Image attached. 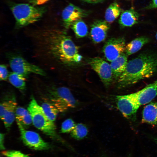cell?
Segmentation results:
<instances>
[{
    "mask_svg": "<svg viewBox=\"0 0 157 157\" xmlns=\"http://www.w3.org/2000/svg\"><path fill=\"white\" fill-rule=\"evenodd\" d=\"M157 72V51H144L128 61L126 68L117 81V86L122 89L149 78Z\"/></svg>",
    "mask_w": 157,
    "mask_h": 157,
    "instance_id": "obj_2",
    "label": "cell"
},
{
    "mask_svg": "<svg viewBox=\"0 0 157 157\" xmlns=\"http://www.w3.org/2000/svg\"></svg>",
    "mask_w": 157,
    "mask_h": 157,
    "instance_id": "obj_34",
    "label": "cell"
},
{
    "mask_svg": "<svg viewBox=\"0 0 157 157\" xmlns=\"http://www.w3.org/2000/svg\"><path fill=\"white\" fill-rule=\"evenodd\" d=\"M110 28L106 21L97 20L91 25L90 35L92 42L95 44L100 43L106 39Z\"/></svg>",
    "mask_w": 157,
    "mask_h": 157,
    "instance_id": "obj_13",
    "label": "cell"
},
{
    "mask_svg": "<svg viewBox=\"0 0 157 157\" xmlns=\"http://www.w3.org/2000/svg\"><path fill=\"white\" fill-rule=\"evenodd\" d=\"M149 40V38L145 36L137 38L126 45L125 53L128 56L133 54L139 51Z\"/></svg>",
    "mask_w": 157,
    "mask_h": 157,
    "instance_id": "obj_17",
    "label": "cell"
},
{
    "mask_svg": "<svg viewBox=\"0 0 157 157\" xmlns=\"http://www.w3.org/2000/svg\"><path fill=\"white\" fill-rule=\"evenodd\" d=\"M2 155L6 157H29L27 154L17 150H7L2 152Z\"/></svg>",
    "mask_w": 157,
    "mask_h": 157,
    "instance_id": "obj_27",
    "label": "cell"
},
{
    "mask_svg": "<svg viewBox=\"0 0 157 157\" xmlns=\"http://www.w3.org/2000/svg\"><path fill=\"white\" fill-rule=\"evenodd\" d=\"M83 1L90 3H97L102 2L104 0H82Z\"/></svg>",
    "mask_w": 157,
    "mask_h": 157,
    "instance_id": "obj_31",
    "label": "cell"
},
{
    "mask_svg": "<svg viewBox=\"0 0 157 157\" xmlns=\"http://www.w3.org/2000/svg\"><path fill=\"white\" fill-rule=\"evenodd\" d=\"M121 10L120 6L117 3L114 2L111 3L105 12L106 21L109 23L113 22L119 16Z\"/></svg>",
    "mask_w": 157,
    "mask_h": 157,
    "instance_id": "obj_19",
    "label": "cell"
},
{
    "mask_svg": "<svg viewBox=\"0 0 157 157\" xmlns=\"http://www.w3.org/2000/svg\"><path fill=\"white\" fill-rule=\"evenodd\" d=\"M157 8V0H151V1L147 7L148 9H151Z\"/></svg>",
    "mask_w": 157,
    "mask_h": 157,
    "instance_id": "obj_29",
    "label": "cell"
},
{
    "mask_svg": "<svg viewBox=\"0 0 157 157\" xmlns=\"http://www.w3.org/2000/svg\"><path fill=\"white\" fill-rule=\"evenodd\" d=\"M155 38L157 41V32L156 33V34L155 36Z\"/></svg>",
    "mask_w": 157,
    "mask_h": 157,
    "instance_id": "obj_33",
    "label": "cell"
},
{
    "mask_svg": "<svg viewBox=\"0 0 157 157\" xmlns=\"http://www.w3.org/2000/svg\"><path fill=\"white\" fill-rule=\"evenodd\" d=\"M15 119L17 123L21 124L25 129L32 123L31 116L28 110L21 107L16 108Z\"/></svg>",
    "mask_w": 157,
    "mask_h": 157,
    "instance_id": "obj_18",
    "label": "cell"
},
{
    "mask_svg": "<svg viewBox=\"0 0 157 157\" xmlns=\"http://www.w3.org/2000/svg\"><path fill=\"white\" fill-rule=\"evenodd\" d=\"M16 102L15 100L13 99L4 101L1 103L0 106V117L1 119L2 117L6 111Z\"/></svg>",
    "mask_w": 157,
    "mask_h": 157,
    "instance_id": "obj_26",
    "label": "cell"
},
{
    "mask_svg": "<svg viewBox=\"0 0 157 157\" xmlns=\"http://www.w3.org/2000/svg\"><path fill=\"white\" fill-rule=\"evenodd\" d=\"M88 12L73 4L69 3L63 10L62 18L63 26L68 29L75 21L88 16Z\"/></svg>",
    "mask_w": 157,
    "mask_h": 157,
    "instance_id": "obj_11",
    "label": "cell"
},
{
    "mask_svg": "<svg viewBox=\"0 0 157 157\" xmlns=\"http://www.w3.org/2000/svg\"><path fill=\"white\" fill-rule=\"evenodd\" d=\"M88 132V128L85 124L78 123L76 124L74 128L70 133V135L75 139L81 140L87 135Z\"/></svg>",
    "mask_w": 157,
    "mask_h": 157,
    "instance_id": "obj_24",
    "label": "cell"
},
{
    "mask_svg": "<svg viewBox=\"0 0 157 157\" xmlns=\"http://www.w3.org/2000/svg\"><path fill=\"white\" fill-rule=\"evenodd\" d=\"M0 148L1 150H4L5 149L4 145V141L5 134L3 133H1L0 134Z\"/></svg>",
    "mask_w": 157,
    "mask_h": 157,
    "instance_id": "obj_30",
    "label": "cell"
},
{
    "mask_svg": "<svg viewBox=\"0 0 157 157\" xmlns=\"http://www.w3.org/2000/svg\"><path fill=\"white\" fill-rule=\"evenodd\" d=\"M126 44L123 37L108 39L103 48V52L106 60L111 62L124 52Z\"/></svg>",
    "mask_w": 157,
    "mask_h": 157,
    "instance_id": "obj_9",
    "label": "cell"
},
{
    "mask_svg": "<svg viewBox=\"0 0 157 157\" xmlns=\"http://www.w3.org/2000/svg\"><path fill=\"white\" fill-rule=\"evenodd\" d=\"M17 105V103H16L6 110L1 119L3 121L5 128L7 129L10 127L15 119Z\"/></svg>",
    "mask_w": 157,
    "mask_h": 157,
    "instance_id": "obj_22",
    "label": "cell"
},
{
    "mask_svg": "<svg viewBox=\"0 0 157 157\" xmlns=\"http://www.w3.org/2000/svg\"><path fill=\"white\" fill-rule=\"evenodd\" d=\"M139 15L133 8L122 12L119 20V23L122 27H131L138 22Z\"/></svg>",
    "mask_w": 157,
    "mask_h": 157,
    "instance_id": "obj_16",
    "label": "cell"
},
{
    "mask_svg": "<svg viewBox=\"0 0 157 157\" xmlns=\"http://www.w3.org/2000/svg\"><path fill=\"white\" fill-rule=\"evenodd\" d=\"M8 5L15 18V28L19 29L39 21L47 11L44 6L9 2Z\"/></svg>",
    "mask_w": 157,
    "mask_h": 157,
    "instance_id": "obj_3",
    "label": "cell"
},
{
    "mask_svg": "<svg viewBox=\"0 0 157 157\" xmlns=\"http://www.w3.org/2000/svg\"><path fill=\"white\" fill-rule=\"evenodd\" d=\"M142 121L151 125H157V102H150L144 108Z\"/></svg>",
    "mask_w": 157,
    "mask_h": 157,
    "instance_id": "obj_15",
    "label": "cell"
},
{
    "mask_svg": "<svg viewBox=\"0 0 157 157\" xmlns=\"http://www.w3.org/2000/svg\"><path fill=\"white\" fill-rule=\"evenodd\" d=\"M130 94L140 106L149 103L157 95V80L141 90Z\"/></svg>",
    "mask_w": 157,
    "mask_h": 157,
    "instance_id": "obj_12",
    "label": "cell"
},
{
    "mask_svg": "<svg viewBox=\"0 0 157 157\" xmlns=\"http://www.w3.org/2000/svg\"><path fill=\"white\" fill-rule=\"evenodd\" d=\"M45 114L51 121L54 122L59 111L51 102H44L41 106Z\"/></svg>",
    "mask_w": 157,
    "mask_h": 157,
    "instance_id": "obj_23",
    "label": "cell"
},
{
    "mask_svg": "<svg viewBox=\"0 0 157 157\" xmlns=\"http://www.w3.org/2000/svg\"><path fill=\"white\" fill-rule=\"evenodd\" d=\"M19 128L21 138L23 143L29 148L37 150L49 149V144L44 141L36 132L28 131L19 123H17Z\"/></svg>",
    "mask_w": 157,
    "mask_h": 157,
    "instance_id": "obj_8",
    "label": "cell"
},
{
    "mask_svg": "<svg viewBox=\"0 0 157 157\" xmlns=\"http://www.w3.org/2000/svg\"><path fill=\"white\" fill-rule=\"evenodd\" d=\"M26 35L33 58L45 71L53 72L60 66H68L82 60L79 47L64 31L47 26L29 31Z\"/></svg>",
    "mask_w": 157,
    "mask_h": 157,
    "instance_id": "obj_1",
    "label": "cell"
},
{
    "mask_svg": "<svg viewBox=\"0 0 157 157\" xmlns=\"http://www.w3.org/2000/svg\"><path fill=\"white\" fill-rule=\"evenodd\" d=\"M26 78L22 75L12 72H9L8 79L13 85L19 90H23L26 88Z\"/></svg>",
    "mask_w": 157,
    "mask_h": 157,
    "instance_id": "obj_20",
    "label": "cell"
},
{
    "mask_svg": "<svg viewBox=\"0 0 157 157\" xmlns=\"http://www.w3.org/2000/svg\"><path fill=\"white\" fill-rule=\"evenodd\" d=\"M75 34L78 38H81L86 36L88 33V29L87 25L81 19L78 20L74 22L70 26Z\"/></svg>",
    "mask_w": 157,
    "mask_h": 157,
    "instance_id": "obj_21",
    "label": "cell"
},
{
    "mask_svg": "<svg viewBox=\"0 0 157 157\" xmlns=\"http://www.w3.org/2000/svg\"><path fill=\"white\" fill-rule=\"evenodd\" d=\"M117 107L125 118L130 119L135 116L140 106L130 94L116 96Z\"/></svg>",
    "mask_w": 157,
    "mask_h": 157,
    "instance_id": "obj_10",
    "label": "cell"
},
{
    "mask_svg": "<svg viewBox=\"0 0 157 157\" xmlns=\"http://www.w3.org/2000/svg\"><path fill=\"white\" fill-rule=\"evenodd\" d=\"M88 63L97 73L105 87L109 88L114 80L110 64L98 57L89 59Z\"/></svg>",
    "mask_w": 157,
    "mask_h": 157,
    "instance_id": "obj_7",
    "label": "cell"
},
{
    "mask_svg": "<svg viewBox=\"0 0 157 157\" xmlns=\"http://www.w3.org/2000/svg\"><path fill=\"white\" fill-rule=\"evenodd\" d=\"M12 72L22 75L27 78L31 74L41 76L46 75V72L38 65L29 62L21 55L13 52L6 55Z\"/></svg>",
    "mask_w": 157,
    "mask_h": 157,
    "instance_id": "obj_5",
    "label": "cell"
},
{
    "mask_svg": "<svg viewBox=\"0 0 157 157\" xmlns=\"http://www.w3.org/2000/svg\"><path fill=\"white\" fill-rule=\"evenodd\" d=\"M50 0H35L34 1L35 4L41 5L44 4Z\"/></svg>",
    "mask_w": 157,
    "mask_h": 157,
    "instance_id": "obj_32",
    "label": "cell"
},
{
    "mask_svg": "<svg viewBox=\"0 0 157 157\" xmlns=\"http://www.w3.org/2000/svg\"><path fill=\"white\" fill-rule=\"evenodd\" d=\"M32 117V123L37 129L51 138L62 141L57 134L54 122L47 117L41 107L32 97L28 108Z\"/></svg>",
    "mask_w": 157,
    "mask_h": 157,
    "instance_id": "obj_4",
    "label": "cell"
},
{
    "mask_svg": "<svg viewBox=\"0 0 157 157\" xmlns=\"http://www.w3.org/2000/svg\"><path fill=\"white\" fill-rule=\"evenodd\" d=\"M9 72L7 66L4 64L0 65V80L2 81H6L8 79Z\"/></svg>",
    "mask_w": 157,
    "mask_h": 157,
    "instance_id": "obj_28",
    "label": "cell"
},
{
    "mask_svg": "<svg viewBox=\"0 0 157 157\" xmlns=\"http://www.w3.org/2000/svg\"><path fill=\"white\" fill-rule=\"evenodd\" d=\"M51 102L59 112H63L69 108H74L78 104L70 90L61 87L52 88L49 92Z\"/></svg>",
    "mask_w": 157,
    "mask_h": 157,
    "instance_id": "obj_6",
    "label": "cell"
},
{
    "mask_svg": "<svg viewBox=\"0 0 157 157\" xmlns=\"http://www.w3.org/2000/svg\"><path fill=\"white\" fill-rule=\"evenodd\" d=\"M127 57V55L124 52L111 62L110 65L114 80L117 81L125 70L128 62Z\"/></svg>",
    "mask_w": 157,
    "mask_h": 157,
    "instance_id": "obj_14",
    "label": "cell"
},
{
    "mask_svg": "<svg viewBox=\"0 0 157 157\" xmlns=\"http://www.w3.org/2000/svg\"><path fill=\"white\" fill-rule=\"evenodd\" d=\"M76 124L72 119H67L62 124L61 132L63 133H70L74 128Z\"/></svg>",
    "mask_w": 157,
    "mask_h": 157,
    "instance_id": "obj_25",
    "label": "cell"
}]
</instances>
